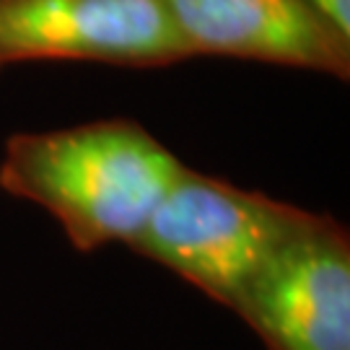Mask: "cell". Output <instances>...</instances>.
I'll list each match as a JSON object with an SVG mask.
<instances>
[{"label":"cell","mask_w":350,"mask_h":350,"mask_svg":"<svg viewBox=\"0 0 350 350\" xmlns=\"http://www.w3.org/2000/svg\"><path fill=\"white\" fill-rule=\"evenodd\" d=\"M185 163L135 120L16 133L0 159V189L55 215L78 252L130 247Z\"/></svg>","instance_id":"obj_1"},{"label":"cell","mask_w":350,"mask_h":350,"mask_svg":"<svg viewBox=\"0 0 350 350\" xmlns=\"http://www.w3.org/2000/svg\"><path fill=\"white\" fill-rule=\"evenodd\" d=\"M309 211L185 166L130 250L226 309Z\"/></svg>","instance_id":"obj_2"},{"label":"cell","mask_w":350,"mask_h":350,"mask_svg":"<svg viewBox=\"0 0 350 350\" xmlns=\"http://www.w3.org/2000/svg\"><path fill=\"white\" fill-rule=\"evenodd\" d=\"M231 312L267 350H350V237L312 213L252 275Z\"/></svg>","instance_id":"obj_3"},{"label":"cell","mask_w":350,"mask_h":350,"mask_svg":"<svg viewBox=\"0 0 350 350\" xmlns=\"http://www.w3.org/2000/svg\"><path fill=\"white\" fill-rule=\"evenodd\" d=\"M187 57L159 0H0V70L39 60L148 70Z\"/></svg>","instance_id":"obj_4"},{"label":"cell","mask_w":350,"mask_h":350,"mask_svg":"<svg viewBox=\"0 0 350 350\" xmlns=\"http://www.w3.org/2000/svg\"><path fill=\"white\" fill-rule=\"evenodd\" d=\"M187 55L350 78V37L306 0H159Z\"/></svg>","instance_id":"obj_5"},{"label":"cell","mask_w":350,"mask_h":350,"mask_svg":"<svg viewBox=\"0 0 350 350\" xmlns=\"http://www.w3.org/2000/svg\"><path fill=\"white\" fill-rule=\"evenodd\" d=\"M306 3L335 26L340 34L350 37V0H306Z\"/></svg>","instance_id":"obj_6"}]
</instances>
